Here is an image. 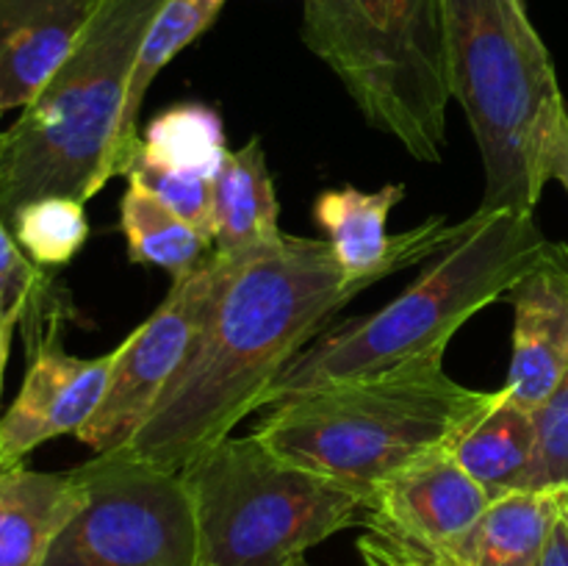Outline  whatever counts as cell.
Segmentation results:
<instances>
[{
    "label": "cell",
    "mask_w": 568,
    "mask_h": 566,
    "mask_svg": "<svg viewBox=\"0 0 568 566\" xmlns=\"http://www.w3.org/2000/svg\"><path fill=\"white\" fill-rule=\"evenodd\" d=\"M277 194L266 166L264 139L253 137L231 150L214 178V247L222 255H239L277 242Z\"/></svg>",
    "instance_id": "obj_17"
},
{
    "label": "cell",
    "mask_w": 568,
    "mask_h": 566,
    "mask_svg": "<svg viewBox=\"0 0 568 566\" xmlns=\"http://www.w3.org/2000/svg\"><path fill=\"white\" fill-rule=\"evenodd\" d=\"M227 153L222 117L211 105L178 103L150 120L139 137L136 159L161 170L216 178Z\"/></svg>",
    "instance_id": "obj_21"
},
{
    "label": "cell",
    "mask_w": 568,
    "mask_h": 566,
    "mask_svg": "<svg viewBox=\"0 0 568 566\" xmlns=\"http://www.w3.org/2000/svg\"><path fill=\"white\" fill-rule=\"evenodd\" d=\"M536 458L521 492H566L568 488V372L555 392L532 411Z\"/></svg>",
    "instance_id": "obj_24"
},
{
    "label": "cell",
    "mask_w": 568,
    "mask_h": 566,
    "mask_svg": "<svg viewBox=\"0 0 568 566\" xmlns=\"http://www.w3.org/2000/svg\"><path fill=\"white\" fill-rule=\"evenodd\" d=\"M48 270L33 264L0 216V325H22L59 314Z\"/></svg>",
    "instance_id": "obj_23"
},
{
    "label": "cell",
    "mask_w": 568,
    "mask_h": 566,
    "mask_svg": "<svg viewBox=\"0 0 568 566\" xmlns=\"http://www.w3.org/2000/svg\"><path fill=\"white\" fill-rule=\"evenodd\" d=\"M87 499L81 472L0 469V566H42Z\"/></svg>",
    "instance_id": "obj_16"
},
{
    "label": "cell",
    "mask_w": 568,
    "mask_h": 566,
    "mask_svg": "<svg viewBox=\"0 0 568 566\" xmlns=\"http://www.w3.org/2000/svg\"><path fill=\"white\" fill-rule=\"evenodd\" d=\"M83 205L81 200L59 194L31 200L11 216L9 228L33 264L55 270L70 264L87 244L89 222Z\"/></svg>",
    "instance_id": "obj_22"
},
{
    "label": "cell",
    "mask_w": 568,
    "mask_h": 566,
    "mask_svg": "<svg viewBox=\"0 0 568 566\" xmlns=\"http://www.w3.org/2000/svg\"><path fill=\"white\" fill-rule=\"evenodd\" d=\"M449 94L475 133L486 214H536L544 150L566 111L555 61L525 0H442Z\"/></svg>",
    "instance_id": "obj_4"
},
{
    "label": "cell",
    "mask_w": 568,
    "mask_h": 566,
    "mask_svg": "<svg viewBox=\"0 0 568 566\" xmlns=\"http://www.w3.org/2000/svg\"><path fill=\"white\" fill-rule=\"evenodd\" d=\"M120 231L128 244V259L142 266H159L172 281L189 275L209 259L211 239L172 214L136 178H128L120 203Z\"/></svg>",
    "instance_id": "obj_20"
},
{
    "label": "cell",
    "mask_w": 568,
    "mask_h": 566,
    "mask_svg": "<svg viewBox=\"0 0 568 566\" xmlns=\"http://www.w3.org/2000/svg\"><path fill=\"white\" fill-rule=\"evenodd\" d=\"M566 492L494 497L458 542L436 555H414L427 566H541L549 538L564 519Z\"/></svg>",
    "instance_id": "obj_15"
},
{
    "label": "cell",
    "mask_w": 568,
    "mask_h": 566,
    "mask_svg": "<svg viewBox=\"0 0 568 566\" xmlns=\"http://www.w3.org/2000/svg\"><path fill=\"white\" fill-rule=\"evenodd\" d=\"M303 42L375 131L410 159H444L453 94L442 0H305Z\"/></svg>",
    "instance_id": "obj_6"
},
{
    "label": "cell",
    "mask_w": 568,
    "mask_h": 566,
    "mask_svg": "<svg viewBox=\"0 0 568 566\" xmlns=\"http://www.w3.org/2000/svg\"><path fill=\"white\" fill-rule=\"evenodd\" d=\"M181 477L197 536L192 566H297L311 547L364 522L369 499L277 458L253 433L205 449Z\"/></svg>",
    "instance_id": "obj_7"
},
{
    "label": "cell",
    "mask_w": 568,
    "mask_h": 566,
    "mask_svg": "<svg viewBox=\"0 0 568 566\" xmlns=\"http://www.w3.org/2000/svg\"><path fill=\"white\" fill-rule=\"evenodd\" d=\"M103 0H0V114L26 109L75 50Z\"/></svg>",
    "instance_id": "obj_14"
},
{
    "label": "cell",
    "mask_w": 568,
    "mask_h": 566,
    "mask_svg": "<svg viewBox=\"0 0 568 566\" xmlns=\"http://www.w3.org/2000/svg\"><path fill=\"white\" fill-rule=\"evenodd\" d=\"M166 0H103L75 50L0 131V216L39 198L89 203L111 181V150L144 33Z\"/></svg>",
    "instance_id": "obj_5"
},
{
    "label": "cell",
    "mask_w": 568,
    "mask_h": 566,
    "mask_svg": "<svg viewBox=\"0 0 568 566\" xmlns=\"http://www.w3.org/2000/svg\"><path fill=\"white\" fill-rule=\"evenodd\" d=\"M125 178H136L172 214H178L214 242V178L161 170L142 159H133Z\"/></svg>",
    "instance_id": "obj_25"
},
{
    "label": "cell",
    "mask_w": 568,
    "mask_h": 566,
    "mask_svg": "<svg viewBox=\"0 0 568 566\" xmlns=\"http://www.w3.org/2000/svg\"><path fill=\"white\" fill-rule=\"evenodd\" d=\"M403 198V183H386L375 192H364L355 186L325 189L316 198V225L322 228L327 244L336 253V261L349 277L366 283L383 281L392 272L436 259L471 228V216L464 222L430 216L410 231L388 236V214L397 209Z\"/></svg>",
    "instance_id": "obj_12"
},
{
    "label": "cell",
    "mask_w": 568,
    "mask_h": 566,
    "mask_svg": "<svg viewBox=\"0 0 568 566\" xmlns=\"http://www.w3.org/2000/svg\"><path fill=\"white\" fill-rule=\"evenodd\" d=\"M514 355L503 392L536 411L568 372V244L547 242L514 283Z\"/></svg>",
    "instance_id": "obj_13"
},
{
    "label": "cell",
    "mask_w": 568,
    "mask_h": 566,
    "mask_svg": "<svg viewBox=\"0 0 568 566\" xmlns=\"http://www.w3.org/2000/svg\"><path fill=\"white\" fill-rule=\"evenodd\" d=\"M541 566H568V525H566V519H560L558 527H555Z\"/></svg>",
    "instance_id": "obj_28"
},
{
    "label": "cell",
    "mask_w": 568,
    "mask_h": 566,
    "mask_svg": "<svg viewBox=\"0 0 568 566\" xmlns=\"http://www.w3.org/2000/svg\"><path fill=\"white\" fill-rule=\"evenodd\" d=\"M87 499L42 566H192L194 511L181 472L116 453L78 466Z\"/></svg>",
    "instance_id": "obj_8"
},
{
    "label": "cell",
    "mask_w": 568,
    "mask_h": 566,
    "mask_svg": "<svg viewBox=\"0 0 568 566\" xmlns=\"http://www.w3.org/2000/svg\"><path fill=\"white\" fill-rule=\"evenodd\" d=\"M14 331L17 327L0 325V392H3V375H6V364H9L11 336H14Z\"/></svg>",
    "instance_id": "obj_29"
},
{
    "label": "cell",
    "mask_w": 568,
    "mask_h": 566,
    "mask_svg": "<svg viewBox=\"0 0 568 566\" xmlns=\"http://www.w3.org/2000/svg\"><path fill=\"white\" fill-rule=\"evenodd\" d=\"M211 292L197 333L125 458L181 472L266 405L286 366L327 322L372 286L355 281L327 244L283 233L239 255L211 253Z\"/></svg>",
    "instance_id": "obj_1"
},
{
    "label": "cell",
    "mask_w": 568,
    "mask_h": 566,
    "mask_svg": "<svg viewBox=\"0 0 568 566\" xmlns=\"http://www.w3.org/2000/svg\"><path fill=\"white\" fill-rule=\"evenodd\" d=\"M225 3L227 0H166L161 6L153 26L144 33V42L139 48L136 64L131 72L125 111H122L120 131H116L114 150H111V175L114 178L128 175L139 153V137H142L139 133V114H142L150 83L181 50H186L194 39L203 37L214 26Z\"/></svg>",
    "instance_id": "obj_19"
},
{
    "label": "cell",
    "mask_w": 568,
    "mask_h": 566,
    "mask_svg": "<svg viewBox=\"0 0 568 566\" xmlns=\"http://www.w3.org/2000/svg\"><path fill=\"white\" fill-rule=\"evenodd\" d=\"M564 519H566V525H568V492H566V497H564Z\"/></svg>",
    "instance_id": "obj_30"
},
{
    "label": "cell",
    "mask_w": 568,
    "mask_h": 566,
    "mask_svg": "<svg viewBox=\"0 0 568 566\" xmlns=\"http://www.w3.org/2000/svg\"><path fill=\"white\" fill-rule=\"evenodd\" d=\"M494 397L455 381L444 361H422L272 405L253 436L277 458L369 497L386 477L453 447Z\"/></svg>",
    "instance_id": "obj_3"
},
{
    "label": "cell",
    "mask_w": 568,
    "mask_h": 566,
    "mask_svg": "<svg viewBox=\"0 0 568 566\" xmlns=\"http://www.w3.org/2000/svg\"><path fill=\"white\" fill-rule=\"evenodd\" d=\"M211 275L214 270L209 255L197 270L172 281L153 316L116 344V361L103 403L75 433L78 442L92 447L94 455L125 447L159 403L197 333L211 292Z\"/></svg>",
    "instance_id": "obj_9"
},
{
    "label": "cell",
    "mask_w": 568,
    "mask_h": 566,
    "mask_svg": "<svg viewBox=\"0 0 568 566\" xmlns=\"http://www.w3.org/2000/svg\"><path fill=\"white\" fill-rule=\"evenodd\" d=\"M544 172H547V181H558L568 192V109L555 120L552 133L547 139Z\"/></svg>",
    "instance_id": "obj_27"
},
{
    "label": "cell",
    "mask_w": 568,
    "mask_h": 566,
    "mask_svg": "<svg viewBox=\"0 0 568 566\" xmlns=\"http://www.w3.org/2000/svg\"><path fill=\"white\" fill-rule=\"evenodd\" d=\"M536 416L499 388L494 403L453 442V455L488 497L521 492L536 458Z\"/></svg>",
    "instance_id": "obj_18"
},
{
    "label": "cell",
    "mask_w": 568,
    "mask_h": 566,
    "mask_svg": "<svg viewBox=\"0 0 568 566\" xmlns=\"http://www.w3.org/2000/svg\"><path fill=\"white\" fill-rule=\"evenodd\" d=\"M297 566H308V564H305V560H303V564H297Z\"/></svg>",
    "instance_id": "obj_31"
},
{
    "label": "cell",
    "mask_w": 568,
    "mask_h": 566,
    "mask_svg": "<svg viewBox=\"0 0 568 566\" xmlns=\"http://www.w3.org/2000/svg\"><path fill=\"white\" fill-rule=\"evenodd\" d=\"M358 549L364 555L366 566H427L414 553L369 530L358 538Z\"/></svg>",
    "instance_id": "obj_26"
},
{
    "label": "cell",
    "mask_w": 568,
    "mask_h": 566,
    "mask_svg": "<svg viewBox=\"0 0 568 566\" xmlns=\"http://www.w3.org/2000/svg\"><path fill=\"white\" fill-rule=\"evenodd\" d=\"M549 239L532 214L475 211L471 228L381 311L320 333L266 394L264 408L422 361H444L455 333L538 261Z\"/></svg>",
    "instance_id": "obj_2"
},
{
    "label": "cell",
    "mask_w": 568,
    "mask_h": 566,
    "mask_svg": "<svg viewBox=\"0 0 568 566\" xmlns=\"http://www.w3.org/2000/svg\"><path fill=\"white\" fill-rule=\"evenodd\" d=\"M488 503L486 488L447 447L377 483L361 525L416 555H436L458 542Z\"/></svg>",
    "instance_id": "obj_11"
},
{
    "label": "cell",
    "mask_w": 568,
    "mask_h": 566,
    "mask_svg": "<svg viewBox=\"0 0 568 566\" xmlns=\"http://www.w3.org/2000/svg\"><path fill=\"white\" fill-rule=\"evenodd\" d=\"M28 372L20 394L0 416V469L55 436H75L103 403L116 347L98 358H78L61 347L59 314L26 322Z\"/></svg>",
    "instance_id": "obj_10"
}]
</instances>
